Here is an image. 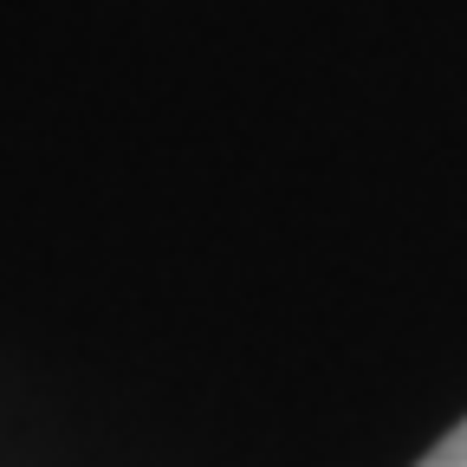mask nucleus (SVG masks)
Segmentation results:
<instances>
[{"label": "nucleus", "mask_w": 467, "mask_h": 467, "mask_svg": "<svg viewBox=\"0 0 467 467\" xmlns=\"http://www.w3.org/2000/svg\"><path fill=\"white\" fill-rule=\"evenodd\" d=\"M416 467H467V422H454V429H448V435H441Z\"/></svg>", "instance_id": "f257e3e1"}]
</instances>
